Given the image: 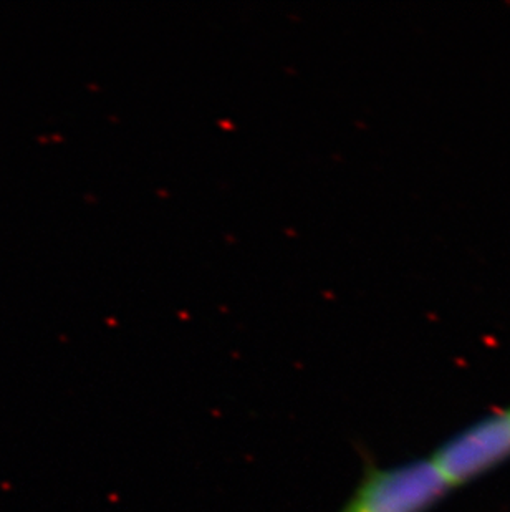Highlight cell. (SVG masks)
I'll return each mask as SVG.
<instances>
[{
    "label": "cell",
    "instance_id": "6da1fadb",
    "mask_svg": "<svg viewBox=\"0 0 510 512\" xmlns=\"http://www.w3.org/2000/svg\"><path fill=\"white\" fill-rule=\"evenodd\" d=\"M453 489L431 456L368 466L340 512H428Z\"/></svg>",
    "mask_w": 510,
    "mask_h": 512
},
{
    "label": "cell",
    "instance_id": "7a4b0ae2",
    "mask_svg": "<svg viewBox=\"0 0 510 512\" xmlns=\"http://www.w3.org/2000/svg\"><path fill=\"white\" fill-rule=\"evenodd\" d=\"M431 458L454 488L481 478L510 459V405L492 411L449 438Z\"/></svg>",
    "mask_w": 510,
    "mask_h": 512
}]
</instances>
